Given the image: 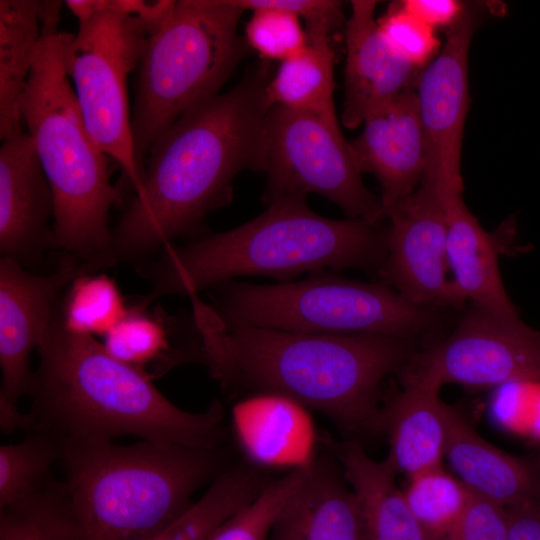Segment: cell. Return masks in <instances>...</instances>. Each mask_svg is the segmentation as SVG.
<instances>
[{
    "mask_svg": "<svg viewBox=\"0 0 540 540\" xmlns=\"http://www.w3.org/2000/svg\"><path fill=\"white\" fill-rule=\"evenodd\" d=\"M266 69L190 110L152 144L141 187L98 268L145 256L194 229L232 198L244 169L261 171Z\"/></svg>",
    "mask_w": 540,
    "mask_h": 540,
    "instance_id": "6da1fadb",
    "label": "cell"
},
{
    "mask_svg": "<svg viewBox=\"0 0 540 540\" xmlns=\"http://www.w3.org/2000/svg\"><path fill=\"white\" fill-rule=\"evenodd\" d=\"M191 300L199 354L222 385L284 395L346 427L375 424L382 382L417 352L414 339L396 336L230 324Z\"/></svg>",
    "mask_w": 540,
    "mask_h": 540,
    "instance_id": "7a4b0ae2",
    "label": "cell"
},
{
    "mask_svg": "<svg viewBox=\"0 0 540 540\" xmlns=\"http://www.w3.org/2000/svg\"><path fill=\"white\" fill-rule=\"evenodd\" d=\"M37 349L30 430L59 446L120 436L158 445L221 446L225 410L219 401L203 412L181 409L139 367L115 358L94 337L67 330L60 317Z\"/></svg>",
    "mask_w": 540,
    "mask_h": 540,
    "instance_id": "3957f363",
    "label": "cell"
},
{
    "mask_svg": "<svg viewBox=\"0 0 540 540\" xmlns=\"http://www.w3.org/2000/svg\"><path fill=\"white\" fill-rule=\"evenodd\" d=\"M236 228L182 247L163 248L151 269L147 301L189 297L245 275L290 282L299 274L379 269L387 251V229L363 219H330L312 211L305 197H285Z\"/></svg>",
    "mask_w": 540,
    "mask_h": 540,
    "instance_id": "277c9868",
    "label": "cell"
},
{
    "mask_svg": "<svg viewBox=\"0 0 540 540\" xmlns=\"http://www.w3.org/2000/svg\"><path fill=\"white\" fill-rule=\"evenodd\" d=\"M220 447L143 440L61 445V484L76 540H147L162 531L192 505L199 487L224 471Z\"/></svg>",
    "mask_w": 540,
    "mask_h": 540,
    "instance_id": "5b68a950",
    "label": "cell"
},
{
    "mask_svg": "<svg viewBox=\"0 0 540 540\" xmlns=\"http://www.w3.org/2000/svg\"><path fill=\"white\" fill-rule=\"evenodd\" d=\"M65 33L41 36L23 118L53 198V243L89 271L109 248V211L122 196L110 182L109 157L88 133L66 73Z\"/></svg>",
    "mask_w": 540,
    "mask_h": 540,
    "instance_id": "8992f818",
    "label": "cell"
},
{
    "mask_svg": "<svg viewBox=\"0 0 540 540\" xmlns=\"http://www.w3.org/2000/svg\"><path fill=\"white\" fill-rule=\"evenodd\" d=\"M234 0L174 1L148 36L135 69L131 132L144 176L154 141L181 116L217 96L243 54Z\"/></svg>",
    "mask_w": 540,
    "mask_h": 540,
    "instance_id": "52a82bcc",
    "label": "cell"
},
{
    "mask_svg": "<svg viewBox=\"0 0 540 540\" xmlns=\"http://www.w3.org/2000/svg\"><path fill=\"white\" fill-rule=\"evenodd\" d=\"M218 317L230 324L327 334H381L415 339L438 310L409 302L385 282L366 283L319 271L297 282L215 285Z\"/></svg>",
    "mask_w": 540,
    "mask_h": 540,
    "instance_id": "ba28073f",
    "label": "cell"
},
{
    "mask_svg": "<svg viewBox=\"0 0 540 540\" xmlns=\"http://www.w3.org/2000/svg\"><path fill=\"white\" fill-rule=\"evenodd\" d=\"M79 22L65 33L63 61L88 133L96 146L122 170L134 193L143 174L134 152L127 80L135 71L150 35L138 16L118 0H75Z\"/></svg>",
    "mask_w": 540,
    "mask_h": 540,
    "instance_id": "9c48e42d",
    "label": "cell"
},
{
    "mask_svg": "<svg viewBox=\"0 0 540 540\" xmlns=\"http://www.w3.org/2000/svg\"><path fill=\"white\" fill-rule=\"evenodd\" d=\"M261 172L267 174L263 195L267 204L315 193L339 206L348 218L375 225L386 219L381 198L362 181L337 118L270 108L263 125Z\"/></svg>",
    "mask_w": 540,
    "mask_h": 540,
    "instance_id": "30bf717a",
    "label": "cell"
},
{
    "mask_svg": "<svg viewBox=\"0 0 540 540\" xmlns=\"http://www.w3.org/2000/svg\"><path fill=\"white\" fill-rule=\"evenodd\" d=\"M400 375L474 388L540 382V333L518 315L471 303L453 332L416 352Z\"/></svg>",
    "mask_w": 540,
    "mask_h": 540,
    "instance_id": "8fae6325",
    "label": "cell"
},
{
    "mask_svg": "<svg viewBox=\"0 0 540 540\" xmlns=\"http://www.w3.org/2000/svg\"><path fill=\"white\" fill-rule=\"evenodd\" d=\"M387 251L378 269L383 282L426 308H459L465 299L448 278L442 199L428 183L386 210Z\"/></svg>",
    "mask_w": 540,
    "mask_h": 540,
    "instance_id": "7c38bea8",
    "label": "cell"
},
{
    "mask_svg": "<svg viewBox=\"0 0 540 540\" xmlns=\"http://www.w3.org/2000/svg\"><path fill=\"white\" fill-rule=\"evenodd\" d=\"M477 18L465 8L447 30L446 41L417 80V99L425 140L421 181L439 196L463 192L461 148L468 109V52Z\"/></svg>",
    "mask_w": 540,
    "mask_h": 540,
    "instance_id": "4fadbf2b",
    "label": "cell"
},
{
    "mask_svg": "<svg viewBox=\"0 0 540 540\" xmlns=\"http://www.w3.org/2000/svg\"><path fill=\"white\" fill-rule=\"evenodd\" d=\"M85 273L83 265L69 256L50 275H35L11 257L0 262V398L18 404L30 394L34 374L31 352L57 318L55 301L65 285Z\"/></svg>",
    "mask_w": 540,
    "mask_h": 540,
    "instance_id": "5bb4252c",
    "label": "cell"
},
{
    "mask_svg": "<svg viewBox=\"0 0 540 540\" xmlns=\"http://www.w3.org/2000/svg\"><path fill=\"white\" fill-rule=\"evenodd\" d=\"M350 143L361 173L378 179L386 210L419 186L425 169V140L416 90H404L363 122Z\"/></svg>",
    "mask_w": 540,
    "mask_h": 540,
    "instance_id": "9a60e30c",
    "label": "cell"
},
{
    "mask_svg": "<svg viewBox=\"0 0 540 540\" xmlns=\"http://www.w3.org/2000/svg\"><path fill=\"white\" fill-rule=\"evenodd\" d=\"M377 1H351L346 24L345 98L342 122L356 128L419 78V68L395 53L383 38L374 12Z\"/></svg>",
    "mask_w": 540,
    "mask_h": 540,
    "instance_id": "2e32d148",
    "label": "cell"
},
{
    "mask_svg": "<svg viewBox=\"0 0 540 540\" xmlns=\"http://www.w3.org/2000/svg\"><path fill=\"white\" fill-rule=\"evenodd\" d=\"M53 198L34 143L27 132L0 147V249L20 262L46 239L53 241L49 220Z\"/></svg>",
    "mask_w": 540,
    "mask_h": 540,
    "instance_id": "e0dca14e",
    "label": "cell"
},
{
    "mask_svg": "<svg viewBox=\"0 0 540 540\" xmlns=\"http://www.w3.org/2000/svg\"><path fill=\"white\" fill-rule=\"evenodd\" d=\"M445 457L473 494L509 507L540 500V465L503 452L485 441L454 408L444 403Z\"/></svg>",
    "mask_w": 540,
    "mask_h": 540,
    "instance_id": "ac0fdd59",
    "label": "cell"
},
{
    "mask_svg": "<svg viewBox=\"0 0 540 540\" xmlns=\"http://www.w3.org/2000/svg\"><path fill=\"white\" fill-rule=\"evenodd\" d=\"M307 408L281 394L258 392L233 409L236 438L247 458L292 469L313 462L315 431Z\"/></svg>",
    "mask_w": 540,
    "mask_h": 540,
    "instance_id": "d6986e66",
    "label": "cell"
},
{
    "mask_svg": "<svg viewBox=\"0 0 540 540\" xmlns=\"http://www.w3.org/2000/svg\"><path fill=\"white\" fill-rule=\"evenodd\" d=\"M268 540H366L357 496L332 464L314 460L274 521Z\"/></svg>",
    "mask_w": 540,
    "mask_h": 540,
    "instance_id": "ffe728a7",
    "label": "cell"
},
{
    "mask_svg": "<svg viewBox=\"0 0 540 540\" xmlns=\"http://www.w3.org/2000/svg\"><path fill=\"white\" fill-rule=\"evenodd\" d=\"M404 389L376 419L388 434L389 452L384 459L396 474L413 476L441 466L445 457L447 428L441 385L420 378H402Z\"/></svg>",
    "mask_w": 540,
    "mask_h": 540,
    "instance_id": "44dd1931",
    "label": "cell"
},
{
    "mask_svg": "<svg viewBox=\"0 0 540 540\" xmlns=\"http://www.w3.org/2000/svg\"><path fill=\"white\" fill-rule=\"evenodd\" d=\"M462 193L441 198L452 281L465 301L495 314L517 316L501 280L497 241L469 211Z\"/></svg>",
    "mask_w": 540,
    "mask_h": 540,
    "instance_id": "7402d4cb",
    "label": "cell"
},
{
    "mask_svg": "<svg viewBox=\"0 0 540 540\" xmlns=\"http://www.w3.org/2000/svg\"><path fill=\"white\" fill-rule=\"evenodd\" d=\"M326 441L357 496L366 540H433L413 516L385 460H373L357 441Z\"/></svg>",
    "mask_w": 540,
    "mask_h": 540,
    "instance_id": "603a6c76",
    "label": "cell"
},
{
    "mask_svg": "<svg viewBox=\"0 0 540 540\" xmlns=\"http://www.w3.org/2000/svg\"><path fill=\"white\" fill-rule=\"evenodd\" d=\"M36 0H0V138L24 133L23 102L41 39Z\"/></svg>",
    "mask_w": 540,
    "mask_h": 540,
    "instance_id": "cb8c5ba5",
    "label": "cell"
},
{
    "mask_svg": "<svg viewBox=\"0 0 540 540\" xmlns=\"http://www.w3.org/2000/svg\"><path fill=\"white\" fill-rule=\"evenodd\" d=\"M306 45L280 62L264 88V102L274 106L337 118L334 106V52L329 34L306 32Z\"/></svg>",
    "mask_w": 540,
    "mask_h": 540,
    "instance_id": "d4e9b609",
    "label": "cell"
},
{
    "mask_svg": "<svg viewBox=\"0 0 540 540\" xmlns=\"http://www.w3.org/2000/svg\"><path fill=\"white\" fill-rule=\"evenodd\" d=\"M265 485L260 474L252 469L238 466L224 470L182 515L147 540H207Z\"/></svg>",
    "mask_w": 540,
    "mask_h": 540,
    "instance_id": "484cf974",
    "label": "cell"
},
{
    "mask_svg": "<svg viewBox=\"0 0 540 540\" xmlns=\"http://www.w3.org/2000/svg\"><path fill=\"white\" fill-rule=\"evenodd\" d=\"M60 446L45 433L30 430L23 440L0 446V509L20 504L45 490L56 478Z\"/></svg>",
    "mask_w": 540,
    "mask_h": 540,
    "instance_id": "4316f807",
    "label": "cell"
},
{
    "mask_svg": "<svg viewBox=\"0 0 540 540\" xmlns=\"http://www.w3.org/2000/svg\"><path fill=\"white\" fill-rule=\"evenodd\" d=\"M413 516L433 540H445L472 493L442 465L408 477L403 491Z\"/></svg>",
    "mask_w": 540,
    "mask_h": 540,
    "instance_id": "83f0119b",
    "label": "cell"
},
{
    "mask_svg": "<svg viewBox=\"0 0 540 540\" xmlns=\"http://www.w3.org/2000/svg\"><path fill=\"white\" fill-rule=\"evenodd\" d=\"M70 285L61 321L73 333L105 336L128 312L117 285L104 274L83 273Z\"/></svg>",
    "mask_w": 540,
    "mask_h": 540,
    "instance_id": "f1b7e54d",
    "label": "cell"
},
{
    "mask_svg": "<svg viewBox=\"0 0 540 540\" xmlns=\"http://www.w3.org/2000/svg\"><path fill=\"white\" fill-rule=\"evenodd\" d=\"M0 540H76L61 480L20 504L0 509Z\"/></svg>",
    "mask_w": 540,
    "mask_h": 540,
    "instance_id": "f546056e",
    "label": "cell"
},
{
    "mask_svg": "<svg viewBox=\"0 0 540 540\" xmlns=\"http://www.w3.org/2000/svg\"><path fill=\"white\" fill-rule=\"evenodd\" d=\"M234 2L252 12L246 24V41L263 59L282 62L306 45L304 23L296 14L276 6L272 0Z\"/></svg>",
    "mask_w": 540,
    "mask_h": 540,
    "instance_id": "4dcf8cb0",
    "label": "cell"
},
{
    "mask_svg": "<svg viewBox=\"0 0 540 540\" xmlns=\"http://www.w3.org/2000/svg\"><path fill=\"white\" fill-rule=\"evenodd\" d=\"M312 464L292 469L266 484L250 503L217 527L207 540H268L274 521L305 480Z\"/></svg>",
    "mask_w": 540,
    "mask_h": 540,
    "instance_id": "1f68e13d",
    "label": "cell"
},
{
    "mask_svg": "<svg viewBox=\"0 0 540 540\" xmlns=\"http://www.w3.org/2000/svg\"><path fill=\"white\" fill-rule=\"evenodd\" d=\"M104 347L115 358L139 367L168 349L165 327L139 310L125 317L105 335Z\"/></svg>",
    "mask_w": 540,
    "mask_h": 540,
    "instance_id": "d6a6232c",
    "label": "cell"
},
{
    "mask_svg": "<svg viewBox=\"0 0 540 540\" xmlns=\"http://www.w3.org/2000/svg\"><path fill=\"white\" fill-rule=\"evenodd\" d=\"M377 24L390 48L416 68L424 67L440 51L435 29L405 10L399 1L389 6Z\"/></svg>",
    "mask_w": 540,
    "mask_h": 540,
    "instance_id": "836d02e7",
    "label": "cell"
},
{
    "mask_svg": "<svg viewBox=\"0 0 540 540\" xmlns=\"http://www.w3.org/2000/svg\"><path fill=\"white\" fill-rule=\"evenodd\" d=\"M445 540H509L506 508L472 493Z\"/></svg>",
    "mask_w": 540,
    "mask_h": 540,
    "instance_id": "e575fe53",
    "label": "cell"
},
{
    "mask_svg": "<svg viewBox=\"0 0 540 540\" xmlns=\"http://www.w3.org/2000/svg\"><path fill=\"white\" fill-rule=\"evenodd\" d=\"M399 2L405 10L433 29L451 27L466 8L457 0H404Z\"/></svg>",
    "mask_w": 540,
    "mask_h": 540,
    "instance_id": "d590c367",
    "label": "cell"
},
{
    "mask_svg": "<svg viewBox=\"0 0 540 540\" xmlns=\"http://www.w3.org/2000/svg\"><path fill=\"white\" fill-rule=\"evenodd\" d=\"M509 540H540V500L506 507Z\"/></svg>",
    "mask_w": 540,
    "mask_h": 540,
    "instance_id": "8d00e7d4",
    "label": "cell"
},
{
    "mask_svg": "<svg viewBox=\"0 0 540 540\" xmlns=\"http://www.w3.org/2000/svg\"><path fill=\"white\" fill-rule=\"evenodd\" d=\"M0 428L5 434L16 431L27 432L31 428V420L28 413H22L18 404L0 398Z\"/></svg>",
    "mask_w": 540,
    "mask_h": 540,
    "instance_id": "74e56055",
    "label": "cell"
},
{
    "mask_svg": "<svg viewBox=\"0 0 540 540\" xmlns=\"http://www.w3.org/2000/svg\"><path fill=\"white\" fill-rule=\"evenodd\" d=\"M62 1L44 0L39 3L41 36L58 33Z\"/></svg>",
    "mask_w": 540,
    "mask_h": 540,
    "instance_id": "f35d334b",
    "label": "cell"
},
{
    "mask_svg": "<svg viewBox=\"0 0 540 540\" xmlns=\"http://www.w3.org/2000/svg\"><path fill=\"white\" fill-rule=\"evenodd\" d=\"M539 465H540V461H538Z\"/></svg>",
    "mask_w": 540,
    "mask_h": 540,
    "instance_id": "ab89813d",
    "label": "cell"
}]
</instances>
